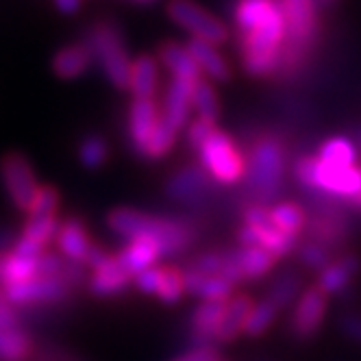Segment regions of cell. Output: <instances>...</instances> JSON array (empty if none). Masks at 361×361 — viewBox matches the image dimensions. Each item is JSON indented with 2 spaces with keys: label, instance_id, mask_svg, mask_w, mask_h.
Segmentation results:
<instances>
[{
  "label": "cell",
  "instance_id": "6da1fadb",
  "mask_svg": "<svg viewBox=\"0 0 361 361\" xmlns=\"http://www.w3.org/2000/svg\"><path fill=\"white\" fill-rule=\"evenodd\" d=\"M233 22L244 72L255 79L276 76L288 35L281 0H238Z\"/></svg>",
  "mask_w": 361,
  "mask_h": 361
},
{
  "label": "cell",
  "instance_id": "7a4b0ae2",
  "mask_svg": "<svg viewBox=\"0 0 361 361\" xmlns=\"http://www.w3.org/2000/svg\"><path fill=\"white\" fill-rule=\"evenodd\" d=\"M107 224L124 242L135 238L157 240L164 252V259H174V257L183 255L196 238L190 220L172 216H152L131 207H118L109 212Z\"/></svg>",
  "mask_w": 361,
  "mask_h": 361
},
{
  "label": "cell",
  "instance_id": "3957f363",
  "mask_svg": "<svg viewBox=\"0 0 361 361\" xmlns=\"http://www.w3.org/2000/svg\"><path fill=\"white\" fill-rule=\"evenodd\" d=\"M294 178L309 190L333 200L350 202L361 194V166H329L316 154H302L292 166Z\"/></svg>",
  "mask_w": 361,
  "mask_h": 361
},
{
  "label": "cell",
  "instance_id": "277c9868",
  "mask_svg": "<svg viewBox=\"0 0 361 361\" xmlns=\"http://www.w3.org/2000/svg\"><path fill=\"white\" fill-rule=\"evenodd\" d=\"M286 166L288 154L281 137L266 133L252 140L246 154V178L248 190L257 196L259 204L276 198L283 185Z\"/></svg>",
  "mask_w": 361,
  "mask_h": 361
},
{
  "label": "cell",
  "instance_id": "5b68a950",
  "mask_svg": "<svg viewBox=\"0 0 361 361\" xmlns=\"http://www.w3.org/2000/svg\"><path fill=\"white\" fill-rule=\"evenodd\" d=\"M94 61L102 68V74L107 76L109 83L116 90H128V70H131V59H128L122 31L111 20L94 22L87 37H85Z\"/></svg>",
  "mask_w": 361,
  "mask_h": 361
},
{
  "label": "cell",
  "instance_id": "8992f818",
  "mask_svg": "<svg viewBox=\"0 0 361 361\" xmlns=\"http://www.w3.org/2000/svg\"><path fill=\"white\" fill-rule=\"evenodd\" d=\"M196 152H198V164L207 170V174L216 183L233 185L246 174V157L242 154L240 146L218 126Z\"/></svg>",
  "mask_w": 361,
  "mask_h": 361
},
{
  "label": "cell",
  "instance_id": "52a82bcc",
  "mask_svg": "<svg viewBox=\"0 0 361 361\" xmlns=\"http://www.w3.org/2000/svg\"><path fill=\"white\" fill-rule=\"evenodd\" d=\"M166 11H168V18L178 29L188 31L196 39L220 46V44H226L231 37L226 24L218 20L214 13H209L207 9L196 5L194 0H170Z\"/></svg>",
  "mask_w": 361,
  "mask_h": 361
},
{
  "label": "cell",
  "instance_id": "ba28073f",
  "mask_svg": "<svg viewBox=\"0 0 361 361\" xmlns=\"http://www.w3.org/2000/svg\"><path fill=\"white\" fill-rule=\"evenodd\" d=\"M0 290L13 307L59 305L72 294V286L63 276H37L31 281L16 283V286H5Z\"/></svg>",
  "mask_w": 361,
  "mask_h": 361
},
{
  "label": "cell",
  "instance_id": "9c48e42d",
  "mask_svg": "<svg viewBox=\"0 0 361 361\" xmlns=\"http://www.w3.org/2000/svg\"><path fill=\"white\" fill-rule=\"evenodd\" d=\"M326 312H329V296L318 286L305 288L298 300L292 305L290 324H288L290 335L300 342L312 340L320 331L326 318Z\"/></svg>",
  "mask_w": 361,
  "mask_h": 361
},
{
  "label": "cell",
  "instance_id": "30bf717a",
  "mask_svg": "<svg viewBox=\"0 0 361 361\" xmlns=\"http://www.w3.org/2000/svg\"><path fill=\"white\" fill-rule=\"evenodd\" d=\"M0 180H3L5 192L18 209L27 212L33 194L39 183L35 178L33 166L20 152H7L0 157Z\"/></svg>",
  "mask_w": 361,
  "mask_h": 361
},
{
  "label": "cell",
  "instance_id": "8fae6325",
  "mask_svg": "<svg viewBox=\"0 0 361 361\" xmlns=\"http://www.w3.org/2000/svg\"><path fill=\"white\" fill-rule=\"evenodd\" d=\"M276 257L264 248L257 246H240V248H231L226 250L224 257V270L222 276H226L233 286L244 281H257L266 276L274 266H276Z\"/></svg>",
  "mask_w": 361,
  "mask_h": 361
},
{
  "label": "cell",
  "instance_id": "7c38bea8",
  "mask_svg": "<svg viewBox=\"0 0 361 361\" xmlns=\"http://www.w3.org/2000/svg\"><path fill=\"white\" fill-rule=\"evenodd\" d=\"M126 118H128L126 133H128L131 150L137 154V157H144V148L161 118V107L157 105L154 98H133Z\"/></svg>",
  "mask_w": 361,
  "mask_h": 361
},
{
  "label": "cell",
  "instance_id": "4fadbf2b",
  "mask_svg": "<svg viewBox=\"0 0 361 361\" xmlns=\"http://www.w3.org/2000/svg\"><path fill=\"white\" fill-rule=\"evenodd\" d=\"M61 220L57 216L27 218L22 233L16 238L11 250L22 257H42L50 242H55Z\"/></svg>",
  "mask_w": 361,
  "mask_h": 361
},
{
  "label": "cell",
  "instance_id": "5bb4252c",
  "mask_svg": "<svg viewBox=\"0 0 361 361\" xmlns=\"http://www.w3.org/2000/svg\"><path fill=\"white\" fill-rule=\"evenodd\" d=\"M212 180L214 178L207 174V170H204L200 164L185 166V168H180L178 172H174L168 178L166 194L176 202L192 204V202H198V200H202L204 196L209 194Z\"/></svg>",
  "mask_w": 361,
  "mask_h": 361
},
{
  "label": "cell",
  "instance_id": "9a60e30c",
  "mask_svg": "<svg viewBox=\"0 0 361 361\" xmlns=\"http://www.w3.org/2000/svg\"><path fill=\"white\" fill-rule=\"evenodd\" d=\"M238 242L240 246H257L264 248L268 252H272L276 259L281 257H288L298 248V240L281 233V231L272 224V220L264 226H250V224H242L238 231Z\"/></svg>",
  "mask_w": 361,
  "mask_h": 361
},
{
  "label": "cell",
  "instance_id": "2e32d148",
  "mask_svg": "<svg viewBox=\"0 0 361 361\" xmlns=\"http://www.w3.org/2000/svg\"><path fill=\"white\" fill-rule=\"evenodd\" d=\"M55 244H57L59 255L63 257V259H68L72 264H79V266H85L87 255L94 246L85 222L81 218H74V216L61 220Z\"/></svg>",
  "mask_w": 361,
  "mask_h": 361
},
{
  "label": "cell",
  "instance_id": "e0dca14e",
  "mask_svg": "<svg viewBox=\"0 0 361 361\" xmlns=\"http://www.w3.org/2000/svg\"><path fill=\"white\" fill-rule=\"evenodd\" d=\"M198 83H190V81H180V79H172L166 96H164V105H161V118L164 122L174 128L178 133L180 128H185L190 124V116L194 111L192 98H194V87Z\"/></svg>",
  "mask_w": 361,
  "mask_h": 361
},
{
  "label": "cell",
  "instance_id": "ac0fdd59",
  "mask_svg": "<svg viewBox=\"0 0 361 361\" xmlns=\"http://www.w3.org/2000/svg\"><path fill=\"white\" fill-rule=\"evenodd\" d=\"M131 283L133 276L118 262V257L111 255L107 262H102L98 268L92 270V276L87 279V288L90 294L96 298H114L124 294Z\"/></svg>",
  "mask_w": 361,
  "mask_h": 361
},
{
  "label": "cell",
  "instance_id": "d6986e66",
  "mask_svg": "<svg viewBox=\"0 0 361 361\" xmlns=\"http://www.w3.org/2000/svg\"><path fill=\"white\" fill-rule=\"evenodd\" d=\"M361 272V259L353 252H346L342 257H335V259L324 266L318 272V283L316 286L331 298V296H340L344 294L355 276Z\"/></svg>",
  "mask_w": 361,
  "mask_h": 361
},
{
  "label": "cell",
  "instance_id": "ffe728a7",
  "mask_svg": "<svg viewBox=\"0 0 361 361\" xmlns=\"http://www.w3.org/2000/svg\"><path fill=\"white\" fill-rule=\"evenodd\" d=\"M307 240H314L331 250L340 248L348 235V224L342 216V212H318L316 216H312L307 220V228H305Z\"/></svg>",
  "mask_w": 361,
  "mask_h": 361
},
{
  "label": "cell",
  "instance_id": "44dd1931",
  "mask_svg": "<svg viewBox=\"0 0 361 361\" xmlns=\"http://www.w3.org/2000/svg\"><path fill=\"white\" fill-rule=\"evenodd\" d=\"M252 305H255V300L248 294H242V292L233 294L226 300L222 320H220L218 331H216V344L218 346L231 344V342H235L238 338H242Z\"/></svg>",
  "mask_w": 361,
  "mask_h": 361
},
{
  "label": "cell",
  "instance_id": "7402d4cb",
  "mask_svg": "<svg viewBox=\"0 0 361 361\" xmlns=\"http://www.w3.org/2000/svg\"><path fill=\"white\" fill-rule=\"evenodd\" d=\"M118 262L126 268V272L135 276L152 266H157L159 259H164V252L157 240L152 238H135V240H128L118 252Z\"/></svg>",
  "mask_w": 361,
  "mask_h": 361
},
{
  "label": "cell",
  "instance_id": "603a6c76",
  "mask_svg": "<svg viewBox=\"0 0 361 361\" xmlns=\"http://www.w3.org/2000/svg\"><path fill=\"white\" fill-rule=\"evenodd\" d=\"M157 59L172 74V79L190 81V83H198L200 79H204L198 63L190 55V50H188L185 44H176V42H170V39L164 42L157 48Z\"/></svg>",
  "mask_w": 361,
  "mask_h": 361
},
{
  "label": "cell",
  "instance_id": "cb8c5ba5",
  "mask_svg": "<svg viewBox=\"0 0 361 361\" xmlns=\"http://www.w3.org/2000/svg\"><path fill=\"white\" fill-rule=\"evenodd\" d=\"M185 272V290L188 294L207 300V302H224L235 294V286L222 274H202L190 268H183Z\"/></svg>",
  "mask_w": 361,
  "mask_h": 361
},
{
  "label": "cell",
  "instance_id": "d4e9b609",
  "mask_svg": "<svg viewBox=\"0 0 361 361\" xmlns=\"http://www.w3.org/2000/svg\"><path fill=\"white\" fill-rule=\"evenodd\" d=\"M94 63V55L87 46V42H76V44H68L63 48H59L55 57H53V72L63 81H72L83 76Z\"/></svg>",
  "mask_w": 361,
  "mask_h": 361
},
{
  "label": "cell",
  "instance_id": "484cf974",
  "mask_svg": "<svg viewBox=\"0 0 361 361\" xmlns=\"http://www.w3.org/2000/svg\"><path fill=\"white\" fill-rule=\"evenodd\" d=\"M185 46L190 50V55L194 57V61L198 63V68H200L204 79L216 81V83H226L231 79L228 61L222 57V53L214 44L196 39V37H190V42Z\"/></svg>",
  "mask_w": 361,
  "mask_h": 361
},
{
  "label": "cell",
  "instance_id": "4316f807",
  "mask_svg": "<svg viewBox=\"0 0 361 361\" xmlns=\"http://www.w3.org/2000/svg\"><path fill=\"white\" fill-rule=\"evenodd\" d=\"M128 92L133 98H154L159 92V59L152 55H140L131 61L128 70Z\"/></svg>",
  "mask_w": 361,
  "mask_h": 361
},
{
  "label": "cell",
  "instance_id": "83f0119b",
  "mask_svg": "<svg viewBox=\"0 0 361 361\" xmlns=\"http://www.w3.org/2000/svg\"><path fill=\"white\" fill-rule=\"evenodd\" d=\"M42 257H22L13 250L0 252V288L44 276Z\"/></svg>",
  "mask_w": 361,
  "mask_h": 361
},
{
  "label": "cell",
  "instance_id": "f1b7e54d",
  "mask_svg": "<svg viewBox=\"0 0 361 361\" xmlns=\"http://www.w3.org/2000/svg\"><path fill=\"white\" fill-rule=\"evenodd\" d=\"M270 220L281 233H286L294 240H300L305 235L309 216L305 214V209L298 202L283 200V202H276L270 207Z\"/></svg>",
  "mask_w": 361,
  "mask_h": 361
},
{
  "label": "cell",
  "instance_id": "f546056e",
  "mask_svg": "<svg viewBox=\"0 0 361 361\" xmlns=\"http://www.w3.org/2000/svg\"><path fill=\"white\" fill-rule=\"evenodd\" d=\"M357 144L350 137L344 135H333L324 140L316 152V157L329 166H355L357 164Z\"/></svg>",
  "mask_w": 361,
  "mask_h": 361
},
{
  "label": "cell",
  "instance_id": "4dcf8cb0",
  "mask_svg": "<svg viewBox=\"0 0 361 361\" xmlns=\"http://www.w3.org/2000/svg\"><path fill=\"white\" fill-rule=\"evenodd\" d=\"M302 294V279L298 276V272L294 270H288L279 274L272 286L268 288V300L279 309V312H283L286 307L294 305L298 300V296Z\"/></svg>",
  "mask_w": 361,
  "mask_h": 361
},
{
  "label": "cell",
  "instance_id": "1f68e13d",
  "mask_svg": "<svg viewBox=\"0 0 361 361\" xmlns=\"http://www.w3.org/2000/svg\"><path fill=\"white\" fill-rule=\"evenodd\" d=\"M33 353V340L18 326L0 329V361H27Z\"/></svg>",
  "mask_w": 361,
  "mask_h": 361
},
{
  "label": "cell",
  "instance_id": "d6a6232c",
  "mask_svg": "<svg viewBox=\"0 0 361 361\" xmlns=\"http://www.w3.org/2000/svg\"><path fill=\"white\" fill-rule=\"evenodd\" d=\"M188 294L185 290V272L183 268H176L172 264L161 266V274H159V288L154 298L161 300L164 305H176L183 300V296Z\"/></svg>",
  "mask_w": 361,
  "mask_h": 361
},
{
  "label": "cell",
  "instance_id": "836d02e7",
  "mask_svg": "<svg viewBox=\"0 0 361 361\" xmlns=\"http://www.w3.org/2000/svg\"><path fill=\"white\" fill-rule=\"evenodd\" d=\"M279 309L268 300H259V302H255L252 309H250V314H248V320H246V326H244V335L246 338H264V335L272 329V324L276 322L279 318Z\"/></svg>",
  "mask_w": 361,
  "mask_h": 361
},
{
  "label": "cell",
  "instance_id": "e575fe53",
  "mask_svg": "<svg viewBox=\"0 0 361 361\" xmlns=\"http://www.w3.org/2000/svg\"><path fill=\"white\" fill-rule=\"evenodd\" d=\"M192 105H194L196 118L218 122V118H220V98H218V94H216L209 79H200L198 81V85L194 87Z\"/></svg>",
  "mask_w": 361,
  "mask_h": 361
},
{
  "label": "cell",
  "instance_id": "d590c367",
  "mask_svg": "<svg viewBox=\"0 0 361 361\" xmlns=\"http://www.w3.org/2000/svg\"><path fill=\"white\" fill-rule=\"evenodd\" d=\"M76 152H79V161H81L83 168L98 170V168L105 166L107 159H109V144L102 135L90 133V135H85L81 140L79 150H76Z\"/></svg>",
  "mask_w": 361,
  "mask_h": 361
},
{
  "label": "cell",
  "instance_id": "8d00e7d4",
  "mask_svg": "<svg viewBox=\"0 0 361 361\" xmlns=\"http://www.w3.org/2000/svg\"><path fill=\"white\" fill-rule=\"evenodd\" d=\"M174 144H176V131L164 122V118H159L157 126H154V131H152V135H150V140H148V144L144 148V157L142 159L159 161V159L166 157V154L172 152Z\"/></svg>",
  "mask_w": 361,
  "mask_h": 361
},
{
  "label": "cell",
  "instance_id": "74e56055",
  "mask_svg": "<svg viewBox=\"0 0 361 361\" xmlns=\"http://www.w3.org/2000/svg\"><path fill=\"white\" fill-rule=\"evenodd\" d=\"M298 252V262L307 268V270H314V272H320L324 266H329L335 257H333V250L314 242V240H302L296 248Z\"/></svg>",
  "mask_w": 361,
  "mask_h": 361
},
{
  "label": "cell",
  "instance_id": "f35d334b",
  "mask_svg": "<svg viewBox=\"0 0 361 361\" xmlns=\"http://www.w3.org/2000/svg\"><path fill=\"white\" fill-rule=\"evenodd\" d=\"M57 209H59V190L55 185H39L27 207V216L29 218L57 216Z\"/></svg>",
  "mask_w": 361,
  "mask_h": 361
},
{
  "label": "cell",
  "instance_id": "ab89813d",
  "mask_svg": "<svg viewBox=\"0 0 361 361\" xmlns=\"http://www.w3.org/2000/svg\"><path fill=\"white\" fill-rule=\"evenodd\" d=\"M224 257H226V250H204V252L196 255L185 268L202 272V274H222Z\"/></svg>",
  "mask_w": 361,
  "mask_h": 361
},
{
  "label": "cell",
  "instance_id": "60d3db41",
  "mask_svg": "<svg viewBox=\"0 0 361 361\" xmlns=\"http://www.w3.org/2000/svg\"><path fill=\"white\" fill-rule=\"evenodd\" d=\"M185 128H188L185 140H188L190 150H198L202 146V142L212 135V131L216 128V122L202 120V118H194V120H190V124Z\"/></svg>",
  "mask_w": 361,
  "mask_h": 361
},
{
  "label": "cell",
  "instance_id": "b9f144b4",
  "mask_svg": "<svg viewBox=\"0 0 361 361\" xmlns=\"http://www.w3.org/2000/svg\"><path fill=\"white\" fill-rule=\"evenodd\" d=\"M159 274H161V266H152L140 274L133 276V286L146 294V296H154L157 294V288H159Z\"/></svg>",
  "mask_w": 361,
  "mask_h": 361
},
{
  "label": "cell",
  "instance_id": "7bdbcfd3",
  "mask_svg": "<svg viewBox=\"0 0 361 361\" xmlns=\"http://www.w3.org/2000/svg\"><path fill=\"white\" fill-rule=\"evenodd\" d=\"M220 353L214 346H194L192 350L176 357L174 361H220Z\"/></svg>",
  "mask_w": 361,
  "mask_h": 361
},
{
  "label": "cell",
  "instance_id": "ee69618b",
  "mask_svg": "<svg viewBox=\"0 0 361 361\" xmlns=\"http://www.w3.org/2000/svg\"><path fill=\"white\" fill-rule=\"evenodd\" d=\"M20 324L16 307L5 298L3 290H0V329H13Z\"/></svg>",
  "mask_w": 361,
  "mask_h": 361
},
{
  "label": "cell",
  "instance_id": "f6af8a7d",
  "mask_svg": "<svg viewBox=\"0 0 361 361\" xmlns=\"http://www.w3.org/2000/svg\"><path fill=\"white\" fill-rule=\"evenodd\" d=\"M340 329L350 340L361 344V314H346L340 318Z\"/></svg>",
  "mask_w": 361,
  "mask_h": 361
},
{
  "label": "cell",
  "instance_id": "bcb514c9",
  "mask_svg": "<svg viewBox=\"0 0 361 361\" xmlns=\"http://www.w3.org/2000/svg\"><path fill=\"white\" fill-rule=\"evenodd\" d=\"M53 3L63 16H72L81 9V0H53Z\"/></svg>",
  "mask_w": 361,
  "mask_h": 361
},
{
  "label": "cell",
  "instance_id": "7dc6e473",
  "mask_svg": "<svg viewBox=\"0 0 361 361\" xmlns=\"http://www.w3.org/2000/svg\"><path fill=\"white\" fill-rule=\"evenodd\" d=\"M16 238L9 233V231H0V252H5V250H11Z\"/></svg>",
  "mask_w": 361,
  "mask_h": 361
},
{
  "label": "cell",
  "instance_id": "c3c4849f",
  "mask_svg": "<svg viewBox=\"0 0 361 361\" xmlns=\"http://www.w3.org/2000/svg\"><path fill=\"white\" fill-rule=\"evenodd\" d=\"M350 204H353V207H357V209H361V194H359L357 198H353Z\"/></svg>",
  "mask_w": 361,
  "mask_h": 361
},
{
  "label": "cell",
  "instance_id": "681fc988",
  "mask_svg": "<svg viewBox=\"0 0 361 361\" xmlns=\"http://www.w3.org/2000/svg\"><path fill=\"white\" fill-rule=\"evenodd\" d=\"M135 5H148V3H154V0H133Z\"/></svg>",
  "mask_w": 361,
  "mask_h": 361
},
{
  "label": "cell",
  "instance_id": "f907efd6",
  "mask_svg": "<svg viewBox=\"0 0 361 361\" xmlns=\"http://www.w3.org/2000/svg\"><path fill=\"white\" fill-rule=\"evenodd\" d=\"M318 3H329V0H318Z\"/></svg>",
  "mask_w": 361,
  "mask_h": 361
},
{
  "label": "cell",
  "instance_id": "816d5d0a",
  "mask_svg": "<svg viewBox=\"0 0 361 361\" xmlns=\"http://www.w3.org/2000/svg\"><path fill=\"white\" fill-rule=\"evenodd\" d=\"M220 361H224V359H220Z\"/></svg>",
  "mask_w": 361,
  "mask_h": 361
}]
</instances>
